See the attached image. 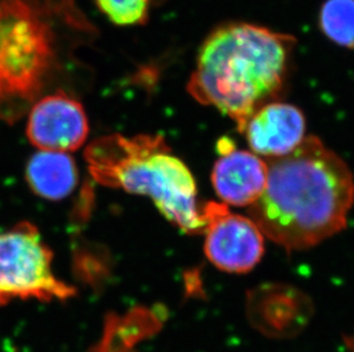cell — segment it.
Masks as SVG:
<instances>
[{"instance_id":"6da1fadb","label":"cell","mask_w":354,"mask_h":352,"mask_svg":"<svg viewBox=\"0 0 354 352\" xmlns=\"http://www.w3.org/2000/svg\"><path fill=\"white\" fill-rule=\"evenodd\" d=\"M268 162V183L249 207L265 238L287 251L311 248L341 233L354 204L348 164L315 137Z\"/></svg>"},{"instance_id":"7a4b0ae2","label":"cell","mask_w":354,"mask_h":352,"mask_svg":"<svg viewBox=\"0 0 354 352\" xmlns=\"http://www.w3.org/2000/svg\"><path fill=\"white\" fill-rule=\"evenodd\" d=\"M295 43L290 35L256 24H224L201 45L188 93L224 113L242 133L256 111L277 100Z\"/></svg>"},{"instance_id":"3957f363","label":"cell","mask_w":354,"mask_h":352,"mask_svg":"<svg viewBox=\"0 0 354 352\" xmlns=\"http://www.w3.org/2000/svg\"><path fill=\"white\" fill-rule=\"evenodd\" d=\"M84 157L97 183L151 198L183 233L194 236L205 231L194 176L163 137L107 135L91 143Z\"/></svg>"},{"instance_id":"277c9868","label":"cell","mask_w":354,"mask_h":352,"mask_svg":"<svg viewBox=\"0 0 354 352\" xmlns=\"http://www.w3.org/2000/svg\"><path fill=\"white\" fill-rule=\"evenodd\" d=\"M68 0H0V120L40 99L59 64V30L84 22Z\"/></svg>"},{"instance_id":"5b68a950","label":"cell","mask_w":354,"mask_h":352,"mask_svg":"<svg viewBox=\"0 0 354 352\" xmlns=\"http://www.w3.org/2000/svg\"><path fill=\"white\" fill-rule=\"evenodd\" d=\"M52 262L53 253L30 222L0 233V306L13 300L73 297L76 291L55 276Z\"/></svg>"},{"instance_id":"8992f818","label":"cell","mask_w":354,"mask_h":352,"mask_svg":"<svg viewBox=\"0 0 354 352\" xmlns=\"http://www.w3.org/2000/svg\"><path fill=\"white\" fill-rule=\"evenodd\" d=\"M207 228L204 253L217 269L245 273L264 255L265 237L250 216L230 212L224 203L203 206Z\"/></svg>"},{"instance_id":"52a82bcc","label":"cell","mask_w":354,"mask_h":352,"mask_svg":"<svg viewBox=\"0 0 354 352\" xmlns=\"http://www.w3.org/2000/svg\"><path fill=\"white\" fill-rule=\"evenodd\" d=\"M248 322L256 332L272 340L301 335L315 316V306L305 293L284 284H266L248 293Z\"/></svg>"},{"instance_id":"ba28073f","label":"cell","mask_w":354,"mask_h":352,"mask_svg":"<svg viewBox=\"0 0 354 352\" xmlns=\"http://www.w3.org/2000/svg\"><path fill=\"white\" fill-rule=\"evenodd\" d=\"M27 137L43 151L69 153L86 141L90 132L83 106L62 90L40 97L29 110Z\"/></svg>"},{"instance_id":"9c48e42d","label":"cell","mask_w":354,"mask_h":352,"mask_svg":"<svg viewBox=\"0 0 354 352\" xmlns=\"http://www.w3.org/2000/svg\"><path fill=\"white\" fill-rule=\"evenodd\" d=\"M305 117L297 106L271 102L251 116L242 133L251 151L266 159L286 156L305 137Z\"/></svg>"},{"instance_id":"30bf717a","label":"cell","mask_w":354,"mask_h":352,"mask_svg":"<svg viewBox=\"0 0 354 352\" xmlns=\"http://www.w3.org/2000/svg\"><path fill=\"white\" fill-rule=\"evenodd\" d=\"M268 162L252 151L234 149L214 164L211 182L225 205H254L268 183Z\"/></svg>"},{"instance_id":"8fae6325","label":"cell","mask_w":354,"mask_h":352,"mask_svg":"<svg viewBox=\"0 0 354 352\" xmlns=\"http://www.w3.org/2000/svg\"><path fill=\"white\" fill-rule=\"evenodd\" d=\"M26 179L38 196L64 199L77 186V165L68 153L40 150L28 162Z\"/></svg>"},{"instance_id":"7c38bea8","label":"cell","mask_w":354,"mask_h":352,"mask_svg":"<svg viewBox=\"0 0 354 352\" xmlns=\"http://www.w3.org/2000/svg\"><path fill=\"white\" fill-rule=\"evenodd\" d=\"M320 28L339 46L354 48V0H327L321 7Z\"/></svg>"},{"instance_id":"4fadbf2b","label":"cell","mask_w":354,"mask_h":352,"mask_svg":"<svg viewBox=\"0 0 354 352\" xmlns=\"http://www.w3.org/2000/svg\"><path fill=\"white\" fill-rule=\"evenodd\" d=\"M99 10L118 26L144 24L151 0H95Z\"/></svg>"},{"instance_id":"5bb4252c","label":"cell","mask_w":354,"mask_h":352,"mask_svg":"<svg viewBox=\"0 0 354 352\" xmlns=\"http://www.w3.org/2000/svg\"><path fill=\"white\" fill-rule=\"evenodd\" d=\"M344 342L346 346H348V350H350V352H354V333L345 336Z\"/></svg>"}]
</instances>
